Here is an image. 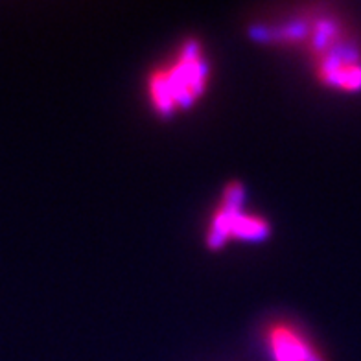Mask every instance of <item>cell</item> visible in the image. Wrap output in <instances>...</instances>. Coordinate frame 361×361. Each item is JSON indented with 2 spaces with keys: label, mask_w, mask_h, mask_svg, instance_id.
Segmentation results:
<instances>
[{
  "label": "cell",
  "mask_w": 361,
  "mask_h": 361,
  "mask_svg": "<svg viewBox=\"0 0 361 361\" xmlns=\"http://www.w3.org/2000/svg\"><path fill=\"white\" fill-rule=\"evenodd\" d=\"M212 61L197 37L180 41L161 63L149 71L144 94L149 109L171 118L192 109L210 89Z\"/></svg>",
  "instance_id": "cell-1"
},
{
  "label": "cell",
  "mask_w": 361,
  "mask_h": 361,
  "mask_svg": "<svg viewBox=\"0 0 361 361\" xmlns=\"http://www.w3.org/2000/svg\"><path fill=\"white\" fill-rule=\"evenodd\" d=\"M271 234V224L245 207V190L236 180L228 183L219 195L204 227L207 247L218 251L231 242H260Z\"/></svg>",
  "instance_id": "cell-2"
},
{
  "label": "cell",
  "mask_w": 361,
  "mask_h": 361,
  "mask_svg": "<svg viewBox=\"0 0 361 361\" xmlns=\"http://www.w3.org/2000/svg\"><path fill=\"white\" fill-rule=\"evenodd\" d=\"M269 361H328L305 326L288 317L271 319L262 330Z\"/></svg>",
  "instance_id": "cell-3"
},
{
  "label": "cell",
  "mask_w": 361,
  "mask_h": 361,
  "mask_svg": "<svg viewBox=\"0 0 361 361\" xmlns=\"http://www.w3.org/2000/svg\"><path fill=\"white\" fill-rule=\"evenodd\" d=\"M310 63L315 80L321 85L341 92L361 90V52L356 43L317 57Z\"/></svg>",
  "instance_id": "cell-4"
}]
</instances>
